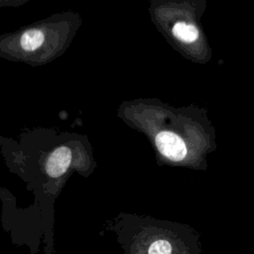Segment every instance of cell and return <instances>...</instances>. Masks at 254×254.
<instances>
[{
	"mask_svg": "<svg viewBox=\"0 0 254 254\" xmlns=\"http://www.w3.org/2000/svg\"><path fill=\"white\" fill-rule=\"evenodd\" d=\"M155 142L160 153L170 160L181 161L187 156V146L176 133L162 131L156 136Z\"/></svg>",
	"mask_w": 254,
	"mask_h": 254,
	"instance_id": "obj_2",
	"label": "cell"
},
{
	"mask_svg": "<svg viewBox=\"0 0 254 254\" xmlns=\"http://www.w3.org/2000/svg\"><path fill=\"white\" fill-rule=\"evenodd\" d=\"M71 162V151L65 147L57 148L49 157L46 163L47 174L52 178H58L62 176Z\"/></svg>",
	"mask_w": 254,
	"mask_h": 254,
	"instance_id": "obj_3",
	"label": "cell"
},
{
	"mask_svg": "<svg viewBox=\"0 0 254 254\" xmlns=\"http://www.w3.org/2000/svg\"><path fill=\"white\" fill-rule=\"evenodd\" d=\"M44 34L40 30H29L25 32L20 40L21 47L25 51H34L44 43Z\"/></svg>",
	"mask_w": 254,
	"mask_h": 254,
	"instance_id": "obj_5",
	"label": "cell"
},
{
	"mask_svg": "<svg viewBox=\"0 0 254 254\" xmlns=\"http://www.w3.org/2000/svg\"><path fill=\"white\" fill-rule=\"evenodd\" d=\"M173 35L180 41L190 44L197 40L198 30L192 24L178 22L173 27Z\"/></svg>",
	"mask_w": 254,
	"mask_h": 254,
	"instance_id": "obj_4",
	"label": "cell"
},
{
	"mask_svg": "<svg viewBox=\"0 0 254 254\" xmlns=\"http://www.w3.org/2000/svg\"><path fill=\"white\" fill-rule=\"evenodd\" d=\"M123 254H201L199 234L188 225L144 222L118 230Z\"/></svg>",
	"mask_w": 254,
	"mask_h": 254,
	"instance_id": "obj_1",
	"label": "cell"
}]
</instances>
